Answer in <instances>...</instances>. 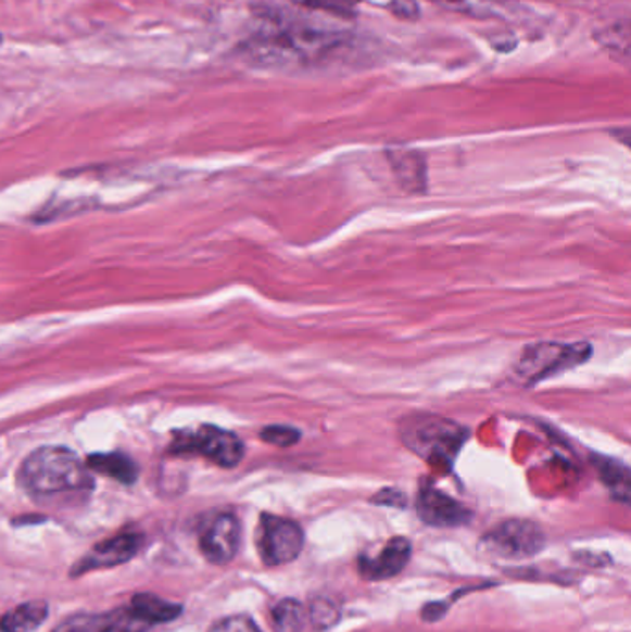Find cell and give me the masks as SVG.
I'll use <instances>...</instances> for the list:
<instances>
[{
  "label": "cell",
  "instance_id": "6da1fadb",
  "mask_svg": "<svg viewBox=\"0 0 631 632\" xmlns=\"http://www.w3.org/2000/svg\"><path fill=\"white\" fill-rule=\"evenodd\" d=\"M20 484L36 497L75 494L93 486L88 466L67 447H39L21 466Z\"/></svg>",
  "mask_w": 631,
  "mask_h": 632
},
{
  "label": "cell",
  "instance_id": "7a4b0ae2",
  "mask_svg": "<svg viewBox=\"0 0 631 632\" xmlns=\"http://www.w3.org/2000/svg\"><path fill=\"white\" fill-rule=\"evenodd\" d=\"M402 439L406 446L420 457L443 463H452L457 450L467 439V431L454 421L436 418V416H419L407 418L402 426Z\"/></svg>",
  "mask_w": 631,
  "mask_h": 632
},
{
  "label": "cell",
  "instance_id": "3957f363",
  "mask_svg": "<svg viewBox=\"0 0 631 632\" xmlns=\"http://www.w3.org/2000/svg\"><path fill=\"white\" fill-rule=\"evenodd\" d=\"M589 355V344H535L526 347L517 365V376L525 379L526 383H538L585 363Z\"/></svg>",
  "mask_w": 631,
  "mask_h": 632
},
{
  "label": "cell",
  "instance_id": "277c9868",
  "mask_svg": "<svg viewBox=\"0 0 631 632\" xmlns=\"http://www.w3.org/2000/svg\"><path fill=\"white\" fill-rule=\"evenodd\" d=\"M543 529L530 520H507L481 539V549L491 557L526 560L543 552Z\"/></svg>",
  "mask_w": 631,
  "mask_h": 632
},
{
  "label": "cell",
  "instance_id": "5b68a950",
  "mask_svg": "<svg viewBox=\"0 0 631 632\" xmlns=\"http://www.w3.org/2000/svg\"><path fill=\"white\" fill-rule=\"evenodd\" d=\"M256 546L263 565L293 563L304 547V533L296 521L275 515H262L256 531Z\"/></svg>",
  "mask_w": 631,
  "mask_h": 632
},
{
  "label": "cell",
  "instance_id": "8992f818",
  "mask_svg": "<svg viewBox=\"0 0 631 632\" xmlns=\"http://www.w3.org/2000/svg\"><path fill=\"white\" fill-rule=\"evenodd\" d=\"M173 447L178 453H199L223 468L238 466L244 455L243 442L238 434L215 426H202L194 433L178 434Z\"/></svg>",
  "mask_w": 631,
  "mask_h": 632
},
{
  "label": "cell",
  "instance_id": "52a82bcc",
  "mask_svg": "<svg viewBox=\"0 0 631 632\" xmlns=\"http://www.w3.org/2000/svg\"><path fill=\"white\" fill-rule=\"evenodd\" d=\"M241 526L234 515H217L201 534V552L213 565H228L238 555Z\"/></svg>",
  "mask_w": 631,
  "mask_h": 632
},
{
  "label": "cell",
  "instance_id": "ba28073f",
  "mask_svg": "<svg viewBox=\"0 0 631 632\" xmlns=\"http://www.w3.org/2000/svg\"><path fill=\"white\" fill-rule=\"evenodd\" d=\"M417 513L420 520L431 527H459L469 523L470 510L454 497L425 484L417 497Z\"/></svg>",
  "mask_w": 631,
  "mask_h": 632
},
{
  "label": "cell",
  "instance_id": "9c48e42d",
  "mask_svg": "<svg viewBox=\"0 0 631 632\" xmlns=\"http://www.w3.org/2000/svg\"><path fill=\"white\" fill-rule=\"evenodd\" d=\"M147 627L130 608H117L112 612L78 614L52 632H143Z\"/></svg>",
  "mask_w": 631,
  "mask_h": 632
},
{
  "label": "cell",
  "instance_id": "30bf717a",
  "mask_svg": "<svg viewBox=\"0 0 631 632\" xmlns=\"http://www.w3.org/2000/svg\"><path fill=\"white\" fill-rule=\"evenodd\" d=\"M141 547V536L136 533L117 534L113 539L101 542L91 552L81 558L75 566L73 573H86L91 570H102V568H113V566L125 565Z\"/></svg>",
  "mask_w": 631,
  "mask_h": 632
},
{
  "label": "cell",
  "instance_id": "8fae6325",
  "mask_svg": "<svg viewBox=\"0 0 631 632\" xmlns=\"http://www.w3.org/2000/svg\"><path fill=\"white\" fill-rule=\"evenodd\" d=\"M412 558V542L402 536L389 540L376 557L359 558V573L367 581H386L399 576Z\"/></svg>",
  "mask_w": 631,
  "mask_h": 632
},
{
  "label": "cell",
  "instance_id": "7c38bea8",
  "mask_svg": "<svg viewBox=\"0 0 631 632\" xmlns=\"http://www.w3.org/2000/svg\"><path fill=\"white\" fill-rule=\"evenodd\" d=\"M131 614L143 621L147 625H154V623H165V621H173L181 614L180 605L176 603L165 602L162 597L152 594H138L131 597L130 603Z\"/></svg>",
  "mask_w": 631,
  "mask_h": 632
},
{
  "label": "cell",
  "instance_id": "4fadbf2b",
  "mask_svg": "<svg viewBox=\"0 0 631 632\" xmlns=\"http://www.w3.org/2000/svg\"><path fill=\"white\" fill-rule=\"evenodd\" d=\"M49 616V605L45 602L23 603L0 618L2 632H31L36 631Z\"/></svg>",
  "mask_w": 631,
  "mask_h": 632
},
{
  "label": "cell",
  "instance_id": "5bb4252c",
  "mask_svg": "<svg viewBox=\"0 0 631 632\" xmlns=\"http://www.w3.org/2000/svg\"><path fill=\"white\" fill-rule=\"evenodd\" d=\"M88 468L104 473L108 478L131 484L138 481V466L123 453H101L89 457Z\"/></svg>",
  "mask_w": 631,
  "mask_h": 632
},
{
  "label": "cell",
  "instance_id": "9a60e30c",
  "mask_svg": "<svg viewBox=\"0 0 631 632\" xmlns=\"http://www.w3.org/2000/svg\"><path fill=\"white\" fill-rule=\"evenodd\" d=\"M394 173L407 191H422L426 187L425 163L415 152H394L391 155Z\"/></svg>",
  "mask_w": 631,
  "mask_h": 632
},
{
  "label": "cell",
  "instance_id": "2e32d148",
  "mask_svg": "<svg viewBox=\"0 0 631 632\" xmlns=\"http://www.w3.org/2000/svg\"><path fill=\"white\" fill-rule=\"evenodd\" d=\"M596 468L602 481L607 484V489L611 490L615 497L622 503L630 502V470L622 463L606 459V457L598 459Z\"/></svg>",
  "mask_w": 631,
  "mask_h": 632
},
{
  "label": "cell",
  "instance_id": "e0dca14e",
  "mask_svg": "<svg viewBox=\"0 0 631 632\" xmlns=\"http://www.w3.org/2000/svg\"><path fill=\"white\" fill-rule=\"evenodd\" d=\"M306 621V610L296 599H283L273 610L276 632H301Z\"/></svg>",
  "mask_w": 631,
  "mask_h": 632
},
{
  "label": "cell",
  "instance_id": "ac0fdd59",
  "mask_svg": "<svg viewBox=\"0 0 631 632\" xmlns=\"http://www.w3.org/2000/svg\"><path fill=\"white\" fill-rule=\"evenodd\" d=\"M260 437H262V441L273 444V446L291 447L301 441V431L289 428V426H269V428L263 429Z\"/></svg>",
  "mask_w": 631,
  "mask_h": 632
},
{
  "label": "cell",
  "instance_id": "d6986e66",
  "mask_svg": "<svg viewBox=\"0 0 631 632\" xmlns=\"http://www.w3.org/2000/svg\"><path fill=\"white\" fill-rule=\"evenodd\" d=\"M310 614H312L313 625L317 627V629H328L333 623H338L339 620L338 607L331 602H326V599L313 602Z\"/></svg>",
  "mask_w": 631,
  "mask_h": 632
},
{
  "label": "cell",
  "instance_id": "ffe728a7",
  "mask_svg": "<svg viewBox=\"0 0 631 632\" xmlns=\"http://www.w3.org/2000/svg\"><path fill=\"white\" fill-rule=\"evenodd\" d=\"M210 632H262L257 629L256 623L247 618V616H230L225 620L217 621L210 629Z\"/></svg>",
  "mask_w": 631,
  "mask_h": 632
},
{
  "label": "cell",
  "instance_id": "44dd1931",
  "mask_svg": "<svg viewBox=\"0 0 631 632\" xmlns=\"http://www.w3.org/2000/svg\"><path fill=\"white\" fill-rule=\"evenodd\" d=\"M393 12L401 17H406V20H413V17H417L419 8L413 0H394Z\"/></svg>",
  "mask_w": 631,
  "mask_h": 632
},
{
  "label": "cell",
  "instance_id": "7402d4cb",
  "mask_svg": "<svg viewBox=\"0 0 631 632\" xmlns=\"http://www.w3.org/2000/svg\"><path fill=\"white\" fill-rule=\"evenodd\" d=\"M293 2L306 8H330V0H293Z\"/></svg>",
  "mask_w": 631,
  "mask_h": 632
}]
</instances>
